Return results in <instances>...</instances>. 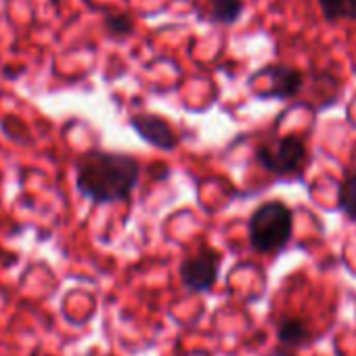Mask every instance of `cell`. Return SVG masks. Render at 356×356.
I'll return each mask as SVG.
<instances>
[{"label": "cell", "mask_w": 356, "mask_h": 356, "mask_svg": "<svg viewBox=\"0 0 356 356\" xmlns=\"http://www.w3.org/2000/svg\"><path fill=\"white\" fill-rule=\"evenodd\" d=\"M243 11V0H208V19L212 24L231 26L241 17Z\"/></svg>", "instance_id": "7"}, {"label": "cell", "mask_w": 356, "mask_h": 356, "mask_svg": "<svg viewBox=\"0 0 356 356\" xmlns=\"http://www.w3.org/2000/svg\"><path fill=\"white\" fill-rule=\"evenodd\" d=\"M130 126L136 130V134L145 143H149V145H153V147H157L161 151H172L178 145V136H176L174 128L159 115L136 113V115L130 118Z\"/></svg>", "instance_id": "5"}, {"label": "cell", "mask_w": 356, "mask_h": 356, "mask_svg": "<svg viewBox=\"0 0 356 356\" xmlns=\"http://www.w3.org/2000/svg\"><path fill=\"white\" fill-rule=\"evenodd\" d=\"M337 208L350 220H356V172H348L337 191Z\"/></svg>", "instance_id": "9"}, {"label": "cell", "mask_w": 356, "mask_h": 356, "mask_svg": "<svg viewBox=\"0 0 356 356\" xmlns=\"http://www.w3.org/2000/svg\"><path fill=\"white\" fill-rule=\"evenodd\" d=\"M256 159L270 174L287 176L302 168L306 159V147L298 136H285L277 143L260 145L256 151Z\"/></svg>", "instance_id": "3"}, {"label": "cell", "mask_w": 356, "mask_h": 356, "mask_svg": "<svg viewBox=\"0 0 356 356\" xmlns=\"http://www.w3.org/2000/svg\"><path fill=\"white\" fill-rule=\"evenodd\" d=\"M277 337H279L281 343L296 348V346H302L310 337V331H308V327H306L304 321H300V318H285L279 325Z\"/></svg>", "instance_id": "10"}, {"label": "cell", "mask_w": 356, "mask_h": 356, "mask_svg": "<svg viewBox=\"0 0 356 356\" xmlns=\"http://www.w3.org/2000/svg\"><path fill=\"white\" fill-rule=\"evenodd\" d=\"M323 17L329 24L341 22V19H352L356 22V0H316Z\"/></svg>", "instance_id": "8"}, {"label": "cell", "mask_w": 356, "mask_h": 356, "mask_svg": "<svg viewBox=\"0 0 356 356\" xmlns=\"http://www.w3.org/2000/svg\"><path fill=\"white\" fill-rule=\"evenodd\" d=\"M90 356H95V354H90ZM103 356H111V354H103Z\"/></svg>", "instance_id": "12"}, {"label": "cell", "mask_w": 356, "mask_h": 356, "mask_svg": "<svg viewBox=\"0 0 356 356\" xmlns=\"http://www.w3.org/2000/svg\"><path fill=\"white\" fill-rule=\"evenodd\" d=\"M258 76L270 78V88L260 95L264 99H291L302 88V74L289 65H270L264 67Z\"/></svg>", "instance_id": "6"}, {"label": "cell", "mask_w": 356, "mask_h": 356, "mask_svg": "<svg viewBox=\"0 0 356 356\" xmlns=\"http://www.w3.org/2000/svg\"><path fill=\"white\" fill-rule=\"evenodd\" d=\"M74 168L78 193L97 206L126 202L140 176V165L132 155L105 149L80 153Z\"/></svg>", "instance_id": "1"}, {"label": "cell", "mask_w": 356, "mask_h": 356, "mask_svg": "<svg viewBox=\"0 0 356 356\" xmlns=\"http://www.w3.org/2000/svg\"><path fill=\"white\" fill-rule=\"evenodd\" d=\"M105 26L111 34L115 36H130L134 32V24H132V17L126 15V13H111L107 15L105 19Z\"/></svg>", "instance_id": "11"}, {"label": "cell", "mask_w": 356, "mask_h": 356, "mask_svg": "<svg viewBox=\"0 0 356 356\" xmlns=\"http://www.w3.org/2000/svg\"><path fill=\"white\" fill-rule=\"evenodd\" d=\"M220 254L214 250H202L195 256H189L181 266V279L191 291H208L218 279Z\"/></svg>", "instance_id": "4"}, {"label": "cell", "mask_w": 356, "mask_h": 356, "mask_svg": "<svg viewBox=\"0 0 356 356\" xmlns=\"http://www.w3.org/2000/svg\"><path fill=\"white\" fill-rule=\"evenodd\" d=\"M293 231V214L281 202L262 204L250 220V239L260 254H275L287 245Z\"/></svg>", "instance_id": "2"}]
</instances>
